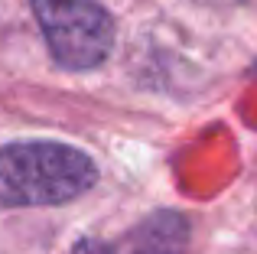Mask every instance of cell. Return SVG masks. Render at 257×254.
Segmentation results:
<instances>
[{
  "label": "cell",
  "instance_id": "6da1fadb",
  "mask_svg": "<svg viewBox=\"0 0 257 254\" xmlns=\"http://www.w3.org/2000/svg\"><path fill=\"white\" fill-rule=\"evenodd\" d=\"M98 179L94 163L65 144H13L0 150V205H62Z\"/></svg>",
  "mask_w": 257,
  "mask_h": 254
},
{
  "label": "cell",
  "instance_id": "7a4b0ae2",
  "mask_svg": "<svg viewBox=\"0 0 257 254\" xmlns=\"http://www.w3.org/2000/svg\"><path fill=\"white\" fill-rule=\"evenodd\" d=\"M43 36L65 69H98L114 43V23L94 0H33Z\"/></svg>",
  "mask_w": 257,
  "mask_h": 254
}]
</instances>
